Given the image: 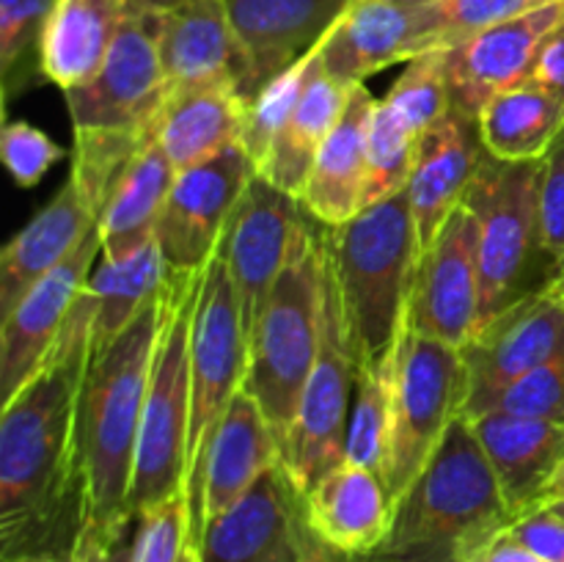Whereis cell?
<instances>
[{"instance_id":"6da1fadb","label":"cell","mask_w":564,"mask_h":562,"mask_svg":"<svg viewBox=\"0 0 564 562\" xmlns=\"http://www.w3.org/2000/svg\"><path fill=\"white\" fill-rule=\"evenodd\" d=\"M91 279V275H88ZM97 301L83 287L53 350L0 417V562L72 556L88 527L77 402Z\"/></svg>"},{"instance_id":"7a4b0ae2","label":"cell","mask_w":564,"mask_h":562,"mask_svg":"<svg viewBox=\"0 0 564 562\" xmlns=\"http://www.w3.org/2000/svg\"><path fill=\"white\" fill-rule=\"evenodd\" d=\"M163 314L165 287L105 350L91 353L83 378L77 402V444L88 485V527L83 534L102 545L121 543L135 523L130 488Z\"/></svg>"},{"instance_id":"3957f363","label":"cell","mask_w":564,"mask_h":562,"mask_svg":"<svg viewBox=\"0 0 564 562\" xmlns=\"http://www.w3.org/2000/svg\"><path fill=\"white\" fill-rule=\"evenodd\" d=\"M160 25L163 11L130 3V14L97 77L64 91L75 127L69 180L97 218L132 158L158 136L160 114L171 97L160 61Z\"/></svg>"},{"instance_id":"277c9868","label":"cell","mask_w":564,"mask_h":562,"mask_svg":"<svg viewBox=\"0 0 564 562\" xmlns=\"http://www.w3.org/2000/svg\"><path fill=\"white\" fill-rule=\"evenodd\" d=\"M488 455L468 417H457L411 488L394 501L378 562H466L512 523Z\"/></svg>"},{"instance_id":"5b68a950","label":"cell","mask_w":564,"mask_h":562,"mask_svg":"<svg viewBox=\"0 0 564 562\" xmlns=\"http://www.w3.org/2000/svg\"><path fill=\"white\" fill-rule=\"evenodd\" d=\"M323 242L356 361H375L405 331L408 298L422 257L408 191L364 207L347 224L323 226Z\"/></svg>"},{"instance_id":"8992f818","label":"cell","mask_w":564,"mask_h":562,"mask_svg":"<svg viewBox=\"0 0 564 562\" xmlns=\"http://www.w3.org/2000/svg\"><path fill=\"white\" fill-rule=\"evenodd\" d=\"M543 160L507 163L485 152L466 204L477 220L479 312L477 334L499 314L543 292L562 262L545 248L540 226Z\"/></svg>"},{"instance_id":"52a82bcc","label":"cell","mask_w":564,"mask_h":562,"mask_svg":"<svg viewBox=\"0 0 564 562\" xmlns=\"http://www.w3.org/2000/svg\"><path fill=\"white\" fill-rule=\"evenodd\" d=\"M319 290H323V224L306 213L290 259L259 314L248 347L246 389L257 397L284 446L306 389L319 345Z\"/></svg>"},{"instance_id":"ba28073f","label":"cell","mask_w":564,"mask_h":562,"mask_svg":"<svg viewBox=\"0 0 564 562\" xmlns=\"http://www.w3.org/2000/svg\"><path fill=\"white\" fill-rule=\"evenodd\" d=\"M198 273H174L165 281V314L149 375L138 433L130 516H143L171 496L185 494L187 433H191V323L196 312Z\"/></svg>"},{"instance_id":"9c48e42d","label":"cell","mask_w":564,"mask_h":562,"mask_svg":"<svg viewBox=\"0 0 564 562\" xmlns=\"http://www.w3.org/2000/svg\"><path fill=\"white\" fill-rule=\"evenodd\" d=\"M466 397L468 375L460 347L413 334L405 323L380 474L391 501L400 499L422 474L449 424L463 413Z\"/></svg>"},{"instance_id":"30bf717a","label":"cell","mask_w":564,"mask_h":562,"mask_svg":"<svg viewBox=\"0 0 564 562\" xmlns=\"http://www.w3.org/2000/svg\"><path fill=\"white\" fill-rule=\"evenodd\" d=\"M356 350L350 345L330 259L323 242V290H319V345L308 372L281 463L306 494L330 466L345 461L347 419L356 389Z\"/></svg>"},{"instance_id":"8fae6325","label":"cell","mask_w":564,"mask_h":562,"mask_svg":"<svg viewBox=\"0 0 564 562\" xmlns=\"http://www.w3.org/2000/svg\"><path fill=\"white\" fill-rule=\"evenodd\" d=\"M248 342L240 298L226 264L224 248H215L202 270L196 312L191 323V433H187V483L185 494L198 477L204 452L242 389L248 372Z\"/></svg>"},{"instance_id":"7c38bea8","label":"cell","mask_w":564,"mask_h":562,"mask_svg":"<svg viewBox=\"0 0 564 562\" xmlns=\"http://www.w3.org/2000/svg\"><path fill=\"white\" fill-rule=\"evenodd\" d=\"M328 554L308 523L306 494L281 461L209 521L198 543V562H325Z\"/></svg>"},{"instance_id":"4fadbf2b","label":"cell","mask_w":564,"mask_h":562,"mask_svg":"<svg viewBox=\"0 0 564 562\" xmlns=\"http://www.w3.org/2000/svg\"><path fill=\"white\" fill-rule=\"evenodd\" d=\"M460 353L468 375L463 417H474L518 378L564 358V301L545 287L479 328Z\"/></svg>"},{"instance_id":"5bb4252c","label":"cell","mask_w":564,"mask_h":562,"mask_svg":"<svg viewBox=\"0 0 564 562\" xmlns=\"http://www.w3.org/2000/svg\"><path fill=\"white\" fill-rule=\"evenodd\" d=\"M306 209L301 198L290 196L264 176L253 174L226 224L220 248L240 298L248 342L251 331L290 259L292 240L301 229Z\"/></svg>"},{"instance_id":"9a60e30c","label":"cell","mask_w":564,"mask_h":562,"mask_svg":"<svg viewBox=\"0 0 564 562\" xmlns=\"http://www.w3.org/2000/svg\"><path fill=\"white\" fill-rule=\"evenodd\" d=\"M253 174L257 165L242 147L176 174L158 226L165 268L174 273L204 270Z\"/></svg>"},{"instance_id":"2e32d148","label":"cell","mask_w":564,"mask_h":562,"mask_svg":"<svg viewBox=\"0 0 564 562\" xmlns=\"http://www.w3.org/2000/svg\"><path fill=\"white\" fill-rule=\"evenodd\" d=\"M477 220L460 204L419 257L405 323L413 334L463 347L477 328Z\"/></svg>"},{"instance_id":"e0dca14e","label":"cell","mask_w":564,"mask_h":562,"mask_svg":"<svg viewBox=\"0 0 564 562\" xmlns=\"http://www.w3.org/2000/svg\"><path fill=\"white\" fill-rule=\"evenodd\" d=\"M279 461V439L257 397L242 386L209 439L196 483L187 488L196 543H202L207 523L231 510Z\"/></svg>"},{"instance_id":"ac0fdd59","label":"cell","mask_w":564,"mask_h":562,"mask_svg":"<svg viewBox=\"0 0 564 562\" xmlns=\"http://www.w3.org/2000/svg\"><path fill=\"white\" fill-rule=\"evenodd\" d=\"M99 253H102V240L94 224L80 246L0 320V400L3 402H9L25 386V380L53 350L83 287L88 284V275L94 273Z\"/></svg>"},{"instance_id":"d6986e66","label":"cell","mask_w":564,"mask_h":562,"mask_svg":"<svg viewBox=\"0 0 564 562\" xmlns=\"http://www.w3.org/2000/svg\"><path fill=\"white\" fill-rule=\"evenodd\" d=\"M564 0L474 33L471 39L446 50L452 108L479 119L490 99L527 83L540 47L560 22Z\"/></svg>"},{"instance_id":"ffe728a7","label":"cell","mask_w":564,"mask_h":562,"mask_svg":"<svg viewBox=\"0 0 564 562\" xmlns=\"http://www.w3.org/2000/svg\"><path fill=\"white\" fill-rule=\"evenodd\" d=\"M248 61V99L319 47L352 0H224Z\"/></svg>"},{"instance_id":"44dd1931","label":"cell","mask_w":564,"mask_h":562,"mask_svg":"<svg viewBox=\"0 0 564 562\" xmlns=\"http://www.w3.org/2000/svg\"><path fill=\"white\" fill-rule=\"evenodd\" d=\"M482 158L485 143L479 136V121L457 108L416 138V158L405 191L422 253L433 246L449 215L463 204Z\"/></svg>"},{"instance_id":"7402d4cb","label":"cell","mask_w":564,"mask_h":562,"mask_svg":"<svg viewBox=\"0 0 564 562\" xmlns=\"http://www.w3.org/2000/svg\"><path fill=\"white\" fill-rule=\"evenodd\" d=\"M160 61L171 94L235 83L248 99V61L224 0H187L163 11Z\"/></svg>"},{"instance_id":"603a6c76","label":"cell","mask_w":564,"mask_h":562,"mask_svg":"<svg viewBox=\"0 0 564 562\" xmlns=\"http://www.w3.org/2000/svg\"><path fill=\"white\" fill-rule=\"evenodd\" d=\"M306 510L314 534L330 551L369 556L389 532L394 501L378 472L339 461L306 490Z\"/></svg>"},{"instance_id":"cb8c5ba5","label":"cell","mask_w":564,"mask_h":562,"mask_svg":"<svg viewBox=\"0 0 564 562\" xmlns=\"http://www.w3.org/2000/svg\"><path fill=\"white\" fill-rule=\"evenodd\" d=\"M468 422L488 455L512 516L532 510L564 463V422L499 411L468 417Z\"/></svg>"},{"instance_id":"d4e9b609","label":"cell","mask_w":564,"mask_h":562,"mask_svg":"<svg viewBox=\"0 0 564 562\" xmlns=\"http://www.w3.org/2000/svg\"><path fill=\"white\" fill-rule=\"evenodd\" d=\"M94 224L97 213L75 182L66 180L53 202L39 209L0 253V320L80 246Z\"/></svg>"},{"instance_id":"484cf974","label":"cell","mask_w":564,"mask_h":562,"mask_svg":"<svg viewBox=\"0 0 564 562\" xmlns=\"http://www.w3.org/2000/svg\"><path fill=\"white\" fill-rule=\"evenodd\" d=\"M375 94L364 83L352 86L347 108L314 158L301 204L317 224L341 226L361 213L367 180V132Z\"/></svg>"},{"instance_id":"4316f807","label":"cell","mask_w":564,"mask_h":562,"mask_svg":"<svg viewBox=\"0 0 564 562\" xmlns=\"http://www.w3.org/2000/svg\"><path fill=\"white\" fill-rule=\"evenodd\" d=\"M413 9L391 0H352L319 42L325 75L341 86H358L375 72L411 58Z\"/></svg>"},{"instance_id":"83f0119b","label":"cell","mask_w":564,"mask_h":562,"mask_svg":"<svg viewBox=\"0 0 564 562\" xmlns=\"http://www.w3.org/2000/svg\"><path fill=\"white\" fill-rule=\"evenodd\" d=\"M130 14V0H55L42 36V77L72 91L97 77Z\"/></svg>"},{"instance_id":"f1b7e54d","label":"cell","mask_w":564,"mask_h":562,"mask_svg":"<svg viewBox=\"0 0 564 562\" xmlns=\"http://www.w3.org/2000/svg\"><path fill=\"white\" fill-rule=\"evenodd\" d=\"M174 180L176 169L160 138H149L119 176L97 218L102 259L119 262L158 237L160 218H163Z\"/></svg>"},{"instance_id":"f546056e","label":"cell","mask_w":564,"mask_h":562,"mask_svg":"<svg viewBox=\"0 0 564 562\" xmlns=\"http://www.w3.org/2000/svg\"><path fill=\"white\" fill-rule=\"evenodd\" d=\"M248 99L235 83L171 94L158 121V138L180 171L240 147Z\"/></svg>"},{"instance_id":"4dcf8cb0","label":"cell","mask_w":564,"mask_h":562,"mask_svg":"<svg viewBox=\"0 0 564 562\" xmlns=\"http://www.w3.org/2000/svg\"><path fill=\"white\" fill-rule=\"evenodd\" d=\"M350 91L352 86H341L334 77L325 75L317 50H314V64L301 91V99H297L290 121L281 130L279 141L273 143L268 158L262 160L257 174L273 182L275 187L286 191L290 196L301 198L314 158L323 149L325 138L330 136L336 121L345 114Z\"/></svg>"},{"instance_id":"1f68e13d","label":"cell","mask_w":564,"mask_h":562,"mask_svg":"<svg viewBox=\"0 0 564 562\" xmlns=\"http://www.w3.org/2000/svg\"><path fill=\"white\" fill-rule=\"evenodd\" d=\"M485 152L507 163L543 160L564 130V105L534 83L499 94L479 114Z\"/></svg>"},{"instance_id":"d6a6232c","label":"cell","mask_w":564,"mask_h":562,"mask_svg":"<svg viewBox=\"0 0 564 562\" xmlns=\"http://www.w3.org/2000/svg\"><path fill=\"white\" fill-rule=\"evenodd\" d=\"M165 275H169V268H165L163 248H160L158 237L132 257L119 259V262L102 259L94 268L91 279H88V290L97 301L91 353L105 350L135 320V314L154 295L163 292Z\"/></svg>"},{"instance_id":"836d02e7","label":"cell","mask_w":564,"mask_h":562,"mask_svg":"<svg viewBox=\"0 0 564 562\" xmlns=\"http://www.w3.org/2000/svg\"><path fill=\"white\" fill-rule=\"evenodd\" d=\"M402 339H405V331H402V336L386 356L358 364L356 369V389H352L350 419H347L345 461L372 468L378 474H383L391 402H394L397 372H400L402 358Z\"/></svg>"},{"instance_id":"e575fe53","label":"cell","mask_w":564,"mask_h":562,"mask_svg":"<svg viewBox=\"0 0 564 562\" xmlns=\"http://www.w3.org/2000/svg\"><path fill=\"white\" fill-rule=\"evenodd\" d=\"M560 0H435L413 9L411 58L430 50H449L474 33L510 22ZM408 58V61H411Z\"/></svg>"},{"instance_id":"d590c367","label":"cell","mask_w":564,"mask_h":562,"mask_svg":"<svg viewBox=\"0 0 564 562\" xmlns=\"http://www.w3.org/2000/svg\"><path fill=\"white\" fill-rule=\"evenodd\" d=\"M413 158H416V136L386 105V99H378L367 132V180H364L361 209L405 191Z\"/></svg>"},{"instance_id":"8d00e7d4","label":"cell","mask_w":564,"mask_h":562,"mask_svg":"<svg viewBox=\"0 0 564 562\" xmlns=\"http://www.w3.org/2000/svg\"><path fill=\"white\" fill-rule=\"evenodd\" d=\"M55 0H0V86L9 102L39 69L44 28Z\"/></svg>"},{"instance_id":"74e56055","label":"cell","mask_w":564,"mask_h":562,"mask_svg":"<svg viewBox=\"0 0 564 562\" xmlns=\"http://www.w3.org/2000/svg\"><path fill=\"white\" fill-rule=\"evenodd\" d=\"M386 105L405 121L413 136L444 119L452 110L449 80H446V50H430L405 61V69L397 77L391 91L386 94Z\"/></svg>"},{"instance_id":"f35d334b","label":"cell","mask_w":564,"mask_h":562,"mask_svg":"<svg viewBox=\"0 0 564 562\" xmlns=\"http://www.w3.org/2000/svg\"><path fill=\"white\" fill-rule=\"evenodd\" d=\"M312 64L314 50L308 55H303L297 64H292L290 69L281 72L279 77H273L268 86L259 88L257 97L248 102L240 147L246 149V154L251 158V163L257 165V169L262 165V160L268 158L273 143L279 141L281 130H284L286 121H290L292 110H295L297 99H301L303 86H306Z\"/></svg>"},{"instance_id":"ab89813d","label":"cell","mask_w":564,"mask_h":562,"mask_svg":"<svg viewBox=\"0 0 564 562\" xmlns=\"http://www.w3.org/2000/svg\"><path fill=\"white\" fill-rule=\"evenodd\" d=\"M132 562H198L187 494L171 496L135 518Z\"/></svg>"},{"instance_id":"60d3db41","label":"cell","mask_w":564,"mask_h":562,"mask_svg":"<svg viewBox=\"0 0 564 562\" xmlns=\"http://www.w3.org/2000/svg\"><path fill=\"white\" fill-rule=\"evenodd\" d=\"M490 411L564 422V358H556L501 389L479 413Z\"/></svg>"},{"instance_id":"b9f144b4","label":"cell","mask_w":564,"mask_h":562,"mask_svg":"<svg viewBox=\"0 0 564 562\" xmlns=\"http://www.w3.org/2000/svg\"><path fill=\"white\" fill-rule=\"evenodd\" d=\"M0 154L11 180L20 187H33L58 160H64L66 149L31 121H6L0 132Z\"/></svg>"},{"instance_id":"7bdbcfd3","label":"cell","mask_w":564,"mask_h":562,"mask_svg":"<svg viewBox=\"0 0 564 562\" xmlns=\"http://www.w3.org/2000/svg\"><path fill=\"white\" fill-rule=\"evenodd\" d=\"M540 226L543 242L564 264V130L551 143L540 171Z\"/></svg>"},{"instance_id":"ee69618b","label":"cell","mask_w":564,"mask_h":562,"mask_svg":"<svg viewBox=\"0 0 564 562\" xmlns=\"http://www.w3.org/2000/svg\"><path fill=\"white\" fill-rule=\"evenodd\" d=\"M507 532L545 562H564V518L549 507H532L512 518Z\"/></svg>"},{"instance_id":"f6af8a7d","label":"cell","mask_w":564,"mask_h":562,"mask_svg":"<svg viewBox=\"0 0 564 562\" xmlns=\"http://www.w3.org/2000/svg\"><path fill=\"white\" fill-rule=\"evenodd\" d=\"M529 83L545 88L564 105V11L540 47Z\"/></svg>"},{"instance_id":"bcb514c9","label":"cell","mask_w":564,"mask_h":562,"mask_svg":"<svg viewBox=\"0 0 564 562\" xmlns=\"http://www.w3.org/2000/svg\"><path fill=\"white\" fill-rule=\"evenodd\" d=\"M466 562H545V560H540L538 554L523 549V545L518 543L507 529H501L499 534L485 540L479 549H474L471 554L466 556Z\"/></svg>"},{"instance_id":"7dc6e473","label":"cell","mask_w":564,"mask_h":562,"mask_svg":"<svg viewBox=\"0 0 564 562\" xmlns=\"http://www.w3.org/2000/svg\"><path fill=\"white\" fill-rule=\"evenodd\" d=\"M560 499H564V463L560 466V472H556L554 477L549 479V485L543 488V494H540L538 505H534V507L549 505V501H560Z\"/></svg>"},{"instance_id":"c3c4849f","label":"cell","mask_w":564,"mask_h":562,"mask_svg":"<svg viewBox=\"0 0 564 562\" xmlns=\"http://www.w3.org/2000/svg\"><path fill=\"white\" fill-rule=\"evenodd\" d=\"M132 543H135V540H121L119 545L105 551L97 562H132Z\"/></svg>"},{"instance_id":"681fc988","label":"cell","mask_w":564,"mask_h":562,"mask_svg":"<svg viewBox=\"0 0 564 562\" xmlns=\"http://www.w3.org/2000/svg\"><path fill=\"white\" fill-rule=\"evenodd\" d=\"M132 6H141V9H152V11H174L180 9L182 3L187 0H130Z\"/></svg>"},{"instance_id":"f907efd6","label":"cell","mask_w":564,"mask_h":562,"mask_svg":"<svg viewBox=\"0 0 564 562\" xmlns=\"http://www.w3.org/2000/svg\"><path fill=\"white\" fill-rule=\"evenodd\" d=\"M549 290L554 292V295L560 298V301H564V264L560 268V273H556V279L549 284Z\"/></svg>"},{"instance_id":"816d5d0a","label":"cell","mask_w":564,"mask_h":562,"mask_svg":"<svg viewBox=\"0 0 564 562\" xmlns=\"http://www.w3.org/2000/svg\"><path fill=\"white\" fill-rule=\"evenodd\" d=\"M391 3H400V6H408V9H419V6H427V3H435V0H391Z\"/></svg>"},{"instance_id":"f5cc1de1","label":"cell","mask_w":564,"mask_h":562,"mask_svg":"<svg viewBox=\"0 0 564 562\" xmlns=\"http://www.w3.org/2000/svg\"><path fill=\"white\" fill-rule=\"evenodd\" d=\"M540 507H549L551 512H556V516L564 518V499H560V501H549V505H540Z\"/></svg>"},{"instance_id":"db71d44e","label":"cell","mask_w":564,"mask_h":562,"mask_svg":"<svg viewBox=\"0 0 564 562\" xmlns=\"http://www.w3.org/2000/svg\"><path fill=\"white\" fill-rule=\"evenodd\" d=\"M341 562H378V560H372V556H345Z\"/></svg>"},{"instance_id":"11a10c76","label":"cell","mask_w":564,"mask_h":562,"mask_svg":"<svg viewBox=\"0 0 564 562\" xmlns=\"http://www.w3.org/2000/svg\"><path fill=\"white\" fill-rule=\"evenodd\" d=\"M341 560H345V556H341V554H336V551H330V554H328V560H325V562H341Z\"/></svg>"}]
</instances>
